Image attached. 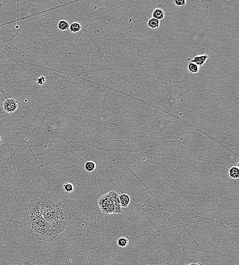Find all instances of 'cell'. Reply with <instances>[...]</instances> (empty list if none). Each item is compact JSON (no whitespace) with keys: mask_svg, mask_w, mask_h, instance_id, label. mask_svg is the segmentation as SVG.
<instances>
[{"mask_svg":"<svg viewBox=\"0 0 239 265\" xmlns=\"http://www.w3.org/2000/svg\"><path fill=\"white\" fill-rule=\"evenodd\" d=\"M24 224L33 237L46 242H52L58 234L43 218L39 210L38 199L31 200L24 217Z\"/></svg>","mask_w":239,"mask_h":265,"instance_id":"cell-2","label":"cell"},{"mask_svg":"<svg viewBox=\"0 0 239 265\" xmlns=\"http://www.w3.org/2000/svg\"><path fill=\"white\" fill-rule=\"evenodd\" d=\"M45 81H46V78L43 76H41L40 77L37 78V84L39 86L41 87L43 85V84L45 83Z\"/></svg>","mask_w":239,"mask_h":265,"instance_id":"cell-17","label":"cell"},{"mask_svg":"<svg viewBox=\"0 0 239 265\" xmlns=\"http://www.w3.org/2000/svg\"><path fill=\"white\" fill-rule=\"evenodd\" d=\"M63 188L64 190L66 193H72V192H73V190H74V187H73V184H71V183H65V184H63Z\"/></svg>","mask_w":239,"mask_h":265,"instance_id":"cell-15","label":"cell"},{"mask_svg":"<svg viewBox=\"0 0 239 265\" xmlns=\"http://www.w3.org/2000/svg\"><path fill=\"white\" fill-rule=\"evenodd\" d=\"M119 199L120 206L124 208L128 207L131 202L130 197L127 194H121L119 195Z\"/></svg>","mask_w":239,"mask_h":265,"instance_id":"cell-6","label":"cell"},{"mask_svg":"<svg viewBox=\"0 0 239 265\" xmlns=\"http://www.w3.org/2000/svg\"><path fill=\"white\" fill-rule=\"evenodd\" d=\"M147 25L150 28L157 29L160 27V21L158 19L152 18L149 19Z\"/></svg>","mask_w":239,"mask_h":265,"instance_id":"cell-9","label":"cell"},{"mask_svg":"<svg viewBox=\"0 0 239 265\" xmlns=\"http://www.w3.org/2000/svg\"><path fill=\"white\" fill-rule=\"evenodd\" d=\"M129 241L125 237H121L117 241V245L121 248H125L128 246Z\"/></svg>","mask_w":239,"mask_h":265,"instance_id":"cell-14","label":"cell"},{"mask_svg":"<svg viewBox=\"0 0 239 265\" xmlns=\"http://www.w3.org/2000/svg\"><path fill=\"white\" fill-rule=\"evenodd\" d=\"M69 23L65 20H60L58 24V28L60 31H65L69 29Z\"/></svg>","mask_w":239,"mask_h":265,"instance_id":"cell-10","label":"cell"},{"mask_svg":"<svg viewBox=\"0 0 239 265\" xmlns=\"http://www.w3.org/2000/svg\"><path fill=\"white\" fill-rule=\"evenodd\" d=\"M228 175L231 179L237 180L239 177V167L232 166L228 170Z\"/></svg>","mask_w":239,"mask_h":265,"instance_id":"cell-7","label":"cell"},{"mask_svg":"<svg viewBox=\"0 0 239 265\" xmlns=\"http://www.w3.org/2000/svg\"><path fill=\"white\" fill-rule=\"evenodd\" d=\"M3 109L6 113L11 114L18 109V102L15 99H6L3 103Z\"/></svg>","mask_w":239,"mask_h":265,"instance_id":"cell-4","label":"cell"},{"mask_svg":"<svg viewBox=\"0 0 239 265\" xmlns=\"http://www.w3.org/2000/svg\"><path fill=\"white\" fill-rule=\"evenodd\" d=\"M39 208L43 218L58 234L65 230L69 217L68 210L59 198L53 194L44 195L38 199Z\"/></svg>","mask_w":239,"mask_h":265,"instance_id":"cell-1","label":"cell"},{"mask_svg":"<svg viewBox=\"0 0 239 265\" xmlns=\"http://www.w3.org/2000/svg\"><path fill=\"white\" fill-rule=\"evenodd\" d=\"M174 3L176 6L178 7H183L186 5V1L185 0H180V1L175 0Z\"/></svg>","mask_w":239,"mask_h":265,"instance_id":"cell-16","label":"cell"},{"mask_svg":"<svg viewBox=\"0 0 239 265\" xmlns=\"http://www.w3.org/2000/svg\"><path fill=\"white\" fill-rule=\"evenodd\" d=\"M99 206L104 214H119L122 213V207L119 202V195L115 191H110L99 200Z\"/></svg>","mask_w":239,"mask_h":265,"instance_id":"cell-3","label":"cell"},{"mask_svg":"<svg viewBox=\"0 0 239 265\" xmlns=\"http://www.w3.org/2000/svg\"><path fill=\"white\" fill-rule=\"evenodd\" d=\"M188 69L189 72L192 73H197L199 71V67L194 63L189 61L188 65Z\"/></svg>","mask_w":239,"mask_h":265,"instance_id":"cell-11","label":"cell"},{"mask_svg":"<svg viewBox=\"0 0 239 265\" xmlns=\"http://www.w3.org/2000/svg\"><path fill=\"white\" fill-rule=\"evenodd\" d=\"M2 144V140L1 136L0 135V146Z\"/></svg>","mask_w":239,"mask_h":265,"instance_id":"cell-19","label":"cell"},{"mask_svg":"<svg viewBox=\"0 0 239 265\" xmlns=\"http://www.w3.org/2000/svg\"><path fill=\"white\" fill-rule=\"evenodd\" d=\"M153 18L158 20H161L163 19L165 16V13L160 8H155L154 10L152 13Z\"/></svg>","mask_w":239,"mask_h":265,"instance_id":"cell-8","label":"cell"},{"mask_svg":"<svg viewBox=\"0 0 239 265\" xmlns=\"http://www.w3.org/2000/svg\"><path fill=\"white\" fill-rule=\"evenodd\" d=\"M188 265H202V264H200L199 262H191L190 264H188Z\"/></svg>","mask_w":239,"mask_h":265,"instance_id":"cell-18","label":"cell"},{"mask_svg":"<svg viewBox=\"0 0 239 265\" xmlns=\"http://www.w3.org/2000/svg\"><path fill=\"white\" fill-rule=\"evenodd\" d=\"M82 27L80 24L77 22H74L69 26V30L70 32L76 33L81 31Z\"/></svg>","mask_w":239,"mask_h":265,"instance_id":"cell-13","label":"cell"},{"mask_svg":"<svg viewBox=\"0 0 239 265\" xmlns=\"http://www.w3.org/2000/svg\"><path fill=\"white\" fill-rule=\"evenodd\" d=\"M84 167L86 171L91 172L95 170L96 168V164L93 161H87L85 163Z\"/></svg>","mask_w":239,"mask_h":265,"instance_id":"cell-12","label":"cell"},{"mask_svg":"<svg viewBox=\"0 0 239 265\" xmlns=\"http://www.w3.org/2000/svg\"><path fill=\"white\" fill-rule=\"evenodd\" d=\"M208 58L209 56L207 55H201L195 56L193 59L189 60L190 62L196 64V65H198L200 68L205 63Z\"/></svg>","mask_w":239,"mask_h":265,"instance_id":"cell-5","label":"cell"}]
</instances>
